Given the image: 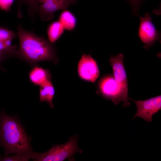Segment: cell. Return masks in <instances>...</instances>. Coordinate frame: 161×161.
Here are the masks:
<instances>
[{"mask_svg": "<svg viewBox=\"0 0 161 161\" xmlns=\"http://www.w3.org/2000/svg\"><path fill=\"white\" fill-rule=\"evenodd\" d=\"M77 1L78 0H53L40 5L38 13L42 20H50L54 17L56 11L66 9Z\"/></svg>", "mask_w": 161, "mask_h": 161, "instance_id": "8", "label": "cell"}, {"mask_svg": "<svg viewBox=\"0 0 161 161\" xmlns=\"http://www.w3.org/2000/svg\"><path fill=\"white\" fill-rule=\"evenodd\" d=\"M15 34L12 31L0 27V54L13 53L15 51L11 42Z\"/></svg>", "mask_w": 161, "mask_h": 161, "instance_id": "10", "label": "cell"}, {"mask_svg": "<svg viewBox=\"0 0 161 161\" xmlns=\"http://www.w3.org/2000/svg\"><path fill=\"white\" fill-rule=\"evenodd\" d=\"M0 144L4 149V156L32 151L29 139L18 120L4 111L0 112Z\"/></svg>", "mask_w": 161, "mask_h": 161, "instance_id": "1", "label": "cell"}, {"mask_svg": "<svg viewBox=\"0 0 161 161\" xmlns=\"http://www.w3.org/2000/svg\"><path fill=\"white\" fill-rule=\"evenodd\" d=\"M81 151L78 148L77 137H71L66 143L53 146L47 151L41 153L38 157L34 161H62L66 159L71 160L76 153Z\"/></svg>", "mask_w": 161, "mask_h": 161, "instance_id": "3", "label": "cell"}, {"mask_svg": "<svg viewBox=\"0 0 161 161\" xmlns=\"http://www.w3.org/2000/svg\"><path fill=\"white\" fill-rule=\"evenodd\" d=\"M55 93L54 88L51 81L48 79L41 85L40 101H47L51 108H54L52 101Z\"/></svg>", "mask_w": 161, "mask_h": 161, "instance_id": "11", "label": "cell"}, {"mask_svg": "<svg viewBox=\"0 0 161 161\" xmlns=\"http://www.w3.org/2000/svg\"><path fill=\"white\" fill-rule=\"evenodd\" d=\"M28 6V13L31 17L34 18L38 13L40 6L37 0H20Z\"/></svg>", "mask_w": 161, "mask_h": 161, "instance_id": "16", "label": "cell"}, {"mask_svg": "<svg viewBox=\"0 0 161 161\" xmlns=\"http://www.w3.org/2000/svg\"><path fill=\"white\" fill-rule=\"evenodd\" d=\"M128 99L133 101L137 107V111L133 119L140 117L145 121L151 122L153 115L161 109V95L144 100L136 101L129 97Z\"/></svg>", "mask_w": 161, "mask_h": 161, "instance_id": "6", "label": "cell"}, {"mask_svg": "<svg viewBox=\"0 0 161 161\" xmlns=\"http://www.w3.org/2000/svg\"><path fill=\"white\" fill-rule=\"evenodd\" d=\"M20 54L27 60L36 62L49 60L56 62L54 50L49 41L18 25Z\"/></svg>", "mask_w": 161, "mask_h": 161, "instance_id": "2", "label": "cell"}, {"mask_svg": "<svg viewBox=\"0 0 161 161\" xmlns=\"http://www.w3.org/2000/svg\"><path fill=\"white\" fill-rule=\"evenodd\" d=\"M99 88L104 97L111 100L116 105L120 103L117 85L114 77L109 76L102 79L99 84Z\"/></svg>", "mask_w": 161, "mask_h": 161, "instance_id": "9", "label": "cell"}, {"mask_svg": "<svg viewBox=\"0 0 161 161\" xmlns=\"http://www.w3.org/2000/svg\"><path fill=\"white\" fill-rule=\"evenodd\" d=\"M1 54H0V56H1Z\"/></svg>", "mask_w": 161, "mask_h": 161, "instance_id": "20", "label": "cell"}, {"mask_svg": "<svg viewBox=\"0 0 161 161\" xmlns=\"http://www.w3.org/2000/svg\"><path fill=\"white\" fill-rule=\"evenodd\" d=\"M53 0H37L38 3L40 5L47 2Z\"/></svg>", "mask_w": 161, "mask_h": 161, "instance_id": "19", "label": "cell"}, {"mask_svg": "<svg viewBox=\"0 0 161 161\" xmlns=\"http://www.w3.org/2000/svg\"><path fill=\"white\" fill-rule=\"evenodd\" d=\"M64 28L59 21L53 22L49 26L47 30L49 40L51 43L57 41L64 32Z\"/></svg>", "mask_w": 161, "mask_h": 161, "instance_id": "12", "label": "cell"}, {"mask_svg": "<svg viewBox=\"0 0 161 161\" xmlns=\"http://www.w3.org/2000/svg\"><path fill=\"white\" fill-rule=\"evenodd\" d=\"M14 0H0V9L7 11L10 10Z\"/></svg>", "mask_w": 161, "mask_h": 161, "instance_id": "18", "label": "cell"}, {"mask_svg": "<svg viewBox=\"0 0 161 161\" xmlns=\"http://www.w3.org/2000/svg\"><path fill=\"white\" fill-rule=\"evenodd\" d=\"M30 80L36 85H41L48 79L47 72L44 69L36 67L31 71L29 74Z\"/></svg>", "mask_w": 161, "mask_h": 161, "instance_id": "13", "label": "cell"}, {"mask_svg": "<svg viewBox=\"0 0 161 161\" xmlns=\"http://www.w3.org/2000/svg\"><path fill=\"white\" fill-rule=\"evenodd\" d=\"M131 7L133 14L134 16L138 14L140 7L143 0H127Z\"/></svg>", "mask_w": 161, "mask_h": 161, "instance_id": "17", "label": "cell"}, {"mask_svg": "<svg viewBox=\"0 0 161 161\" xmlns=\"http://www.w3.org/2000/svg\"><path fill=\"white\" fill-rule=\"evenodd\" d=\"M41 153L33 151L26 153L17 154L13 156H4L0 155V161H28L30 159H36L38 158Z\"/></svg>", "mask_w": 161, "mask_h": 161, "instance_id": "15", "label": "cell"}, {"mask_svg": "<svg viewBox=\"0 0 161 161\" xmlns=\"http://www.w3.org/2000/svg\"><path fill=\"white\" fill-rule=\"evenodd\" d=\"M137 16L140 19L138 30V36L144 44V47L147 50L157 41H160L161 33L152 23L150 14L145 13L143 17L139 14Z\"/></svg>", "mask_w": 161, "mask_h": 161, "instance_id": "5", "label": "cell"}, {"mask_svg": "<svg viewBox=\"0 0 161 161\" xmlns=\"http://www.w3.org/2000/svg\"><path fill=\"white\" fill-rule=\"evenodd\" d=\"M59 20V21L66 30H71L75 26L76 23V18L69 11H63L60 16Z\"/></svg>", "mask_w": 161, "mask_h": 161, "instance_id": "14", "label": "cell"}, {"mask_svg": "<svg viewBox=\"0 0 161 161\" xmlns=\"http://www.w3.org/2000/svg\"><path fill=\"white\" fill-rule=\"evenodd\" d=\"M78 67L79 75L84 80L94 83L99 75L96 62L90 55L83 54Z\"/></svg>", "mask_w": 161, "mask_h": 161, "instance_id": "7", "label": "cell"}, {"mask_svg": "<svg viewBox=\"0 0 161 161\" xmlns=\"http://www.w3.org/2000/svg\"><path fill=\"white\" fill-rule=\"evenodd\" d=\"M124 56L121 53L112 56L109 61L112 66L114 78L117 85L120 100L124 107H129L130 103L128 99V84L124 65Z\"/></svg>", "mask_w": 161, "mask_h": 161, "instance_id": "4", "label": "cell"}]
</instances>
